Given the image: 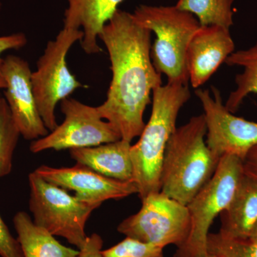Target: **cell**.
<instances>
[{"instance_id":"1","label":"cell","mask_w":257,"mask_h":257,"mask_svg":"<svg viewBox=\"0 0 257 257\" xmlns=\"http://www.w3.org/2000/svg\"><path fill=\"white\" fill-rule=\"evenodd\" d=\"M152 33L131 13L117 10L99 35L109 54L112 78L106 100L96 109L121 140L131 143L146 124L144 114L152 92L162 85L152 60Z\"/></svg>"},{"instance_id":"2","label":"cell","mask_w":257,"mask_h":257,"mask_svg":"<svg viewBox=\"0 0 257 257\" xmlns=\"http://www.w3.org/2000/svg\"><path fill=\"white\" fill-rule=\"evenodd\" d=\"M204 114L176 128L166 146L160 174V192L187 206L209 182L219 158L206 143Z\"/></svg>"},{"instance_id":"3","label":"cell","mask_w":257,"mask_h":257,"mask_svg":"<svg viewBox=\"0 0 257 257\" xmlns=\"http://www.w3.org/2000/svg\"><path fill=\"white\" fill-rule=\"evenodd\" d=\"M191 97L188 84L169 83L152 92L151 116L138 143L132 145L134 183L143 199L160 192V174L166 146L177 128L181 109Z\"/></svg>"},{"instance_id":"4","label":"cell","mask_w":257,"mask_h":257,"mask_svg":"<svg viewBox=\"0 0 257 257\" xmlns=\"http://www.w3.org/2000/svg\"><path fill=\"white\" fill-rule=\"evenodd\" d=\"M132 15L156 35L151 57L157 72L167 76L169 83L188 84L187 49L201 26L197 18L176 6L146 5L138 6Z\"/></svg>"},{"instance_id":"5","label":"cell","mask_w":257,"mask_h":257,"mask_svg":"<svg viewBox=\"0 0 257 257\" xmlns=\"http://www.w3.org/2000/svg\"><path fill=\"white\" fill-rule=\"evenodd\" d=\"M29 208L35 224L61 236L81 249L87 239L85 226L98 204L83 201L68 191L47 182L36 172L28 177Z\"/></svg>"},{"instance_id":"6","label":"cell","mask_w":257,"mask_h":257,"mask_svg":"<svg viewBox=\"0 0 257 257\" xmlns=\"http://www.w3.org/2000/svg\"><path fill=\"white\" fill-rule=\"evenodd\" d=\"M243 175L241 158L231 155L221 157L210 180L187 205L190 231L185 244L177 248L175 253L194 256L208 252L209 228L215 218L229 207Z\"/></svg>"},{"instance_id":"7","label":"cell","mask_w":257,"mask_h":257,"mask_svg":"<svg viewBox=\"0 0 257 257\" xmlns=\"http://www.w3.org/2000/svg\"><path fill=\"white\" fill-rule=\"evenodd\" d=\"M81 30L63 28L46 48L32 73V85L37 108L45 126L52 132L57 126V104L68 98L82 84L71 73L67 55L71 47L83 38Z\"/></svg>"},{"instance_id":"8","label":"cell","mask_w":257,"mask_h":257,"mask_svg":"<svg viewBox=\"0 0 257 257\" xmlns=\"http://www.w3.org/2000/svg\"><path fill=\"white\" fill-rule=\"evenodd\" d=\"M141 209L124 219L117 230L126 237L164 248L185 244L190 231V215L187 206L161 192L142 199Z\"/></svg>"},{"instance_id":"9","label":"cell","mask_w":257,"mask_h":257,"mask_svg":"<svg viewBox=\"0 0 257 257\" xmlns=\"http://www.w3.org/2000/svg\"><path fill=\"white\" fill-rule=\"evenodd\" d=\"M60 109L64 115L63 122L46 136L32 142V153L98 146L121 140L110 123L101 117L96 106L68 97L60 101Z\"/></svg>"},{"instance_id":"10","label":"cell","mask_w":257,"mask_h":257,"mask_svg":"<svg viewBox=\"0 0 257 257\" xmlns=\"http://www.w3.org/2000/svg\"><path fill=\"white\" fill-rule=\"evenodd\" d=\"M207 126L206 143L216 157L234 155L243 160L257 145V122L236 116L223 104L217 88L195 91Z\"/></svg>"},{"instance_id":"11","label":"cell","mask_w":257,"mask_h":257,"mask_svg":"<svg viewBox=\"0 0 257 257\" xmlns=\"http://www.w3.org/2000/svg\"><path fill=\"white\" fill-rule=\"evenodd\" d=\"M5 82V100L21 136L27 140H38L48 135L37 108L28 61L15 55L3 58L0 64Z\"/></svg>"},{"instance_id":"12","label":"cell","mask_w":257,"mask_h":257,"mask_svg":"<svg viewBox=\"0 0 257 257\" xmlns=\"http://www.w3.org/2000/svg\"><path fill=\"white\" fill-rule=\"evenodd\" d=\"M35 172L50 183L73 191L74 195L82 200L99 206L105 201L138 194V187L133 182L109 178L81 164L60 168L42 165Z\"/></svg>"},{"instance_id":"13","label":"cell","mask_w":257,"mask_h":257,"mask_svg":"<svg viewBox=\"0 0 257 257\" xmlns=\"http://www.w3.org/2000/svg\"><path fill=\"white\" fill-rule=\"evenodd\" d=\"M234 49L230 29L218 25L200 26L187 49V69L192 87L198 88L207 82Z\"/></svg>"},{"instance_id":"14","label":"cell","mask_w":257,"mask_h":257,"mask_svg":"<svg viewBox=\"0 0 257 257\" xmlns=\"http://www.w3.org/2000/svg\"><path fill=\"white\" fill-rule=\"evenodd\" d=\"M63 28L80 30L81 46L88 55L101 52L98 38L103 27L116 13L124 0H66Z\"/></svg>"},{"instance_id":"15","label":"cell","mask_w":257,"mask_h":257,"mask_svg":"<svg viewBox=\"0 0 257 257\" xmlns=\"http://www.w3.org/2000/svg\"><path fill=\"white\" fill-rule=\"evenodd\" d=\"M131 147V143L119 140L98 146L72 149L69 153L77 163L101 175L122 182H133Z\"/></svg>"},{"instance_id":"16","label":"cell","mask_w":257,"mask_h":257,"mask_svg":"<svg viewBox=\"0 0 257 257\" xmlns=\"http://www.w3.org/2000/svg\"><path fill=\"white\" fill-rule=\"evenodd\" d=\"M220 216L221 234L249 237L257 224L256 179L243 173L232 200Z\"/></svg>"},{"instance_id":"17","label":"cell","mask_w":257,"mask_h":257,"mask_svg":"<svg viewBox=\"0 0 257 257\" xmlns=\"http://www.w3.org/2000/svg\"><path fill=\"white\" fill-rule=\"evenodd\" d=\"M24 257H77L79 251L67 247L37 226L28 214L19 211L13 219Z\"/></svg>"},{"instance_id":"18","label":"cell","mask_w":257,"mask_h":257,"mask_svg":"<svg viewBox=\"0 0 257 257\" xmlns=\"http://www.w3.org/2000/svg\"><path fill=\"white\" fill-rule=\"evenodd\" d=\"M225 63L243 68L235 78L236 89L230 93L225 103L226 107L234 113L249 94H257V42L246 50L234 51Z\"/></svg>"},{"instance_id":"19","label":"cell","mask_w":257,"mask_h":257,"mask_svg":"<svg viewBox=\"0 0 257 257\" xmlns=\"http://www.w3.org/2000/svg\"><path fill=\"white\" fill-rule=\"evenodd\" d=\"M234 0H178L175 6L197 18L201 26L218 25L230 29Z\"/></svg>"},{"instance_id":"20","label":"cell","mask_w":257,"mask_h":257,"mask_svg":"<svg viewBox=\"0 0 257 257\" xmlns=\"http://www.w3.org/2000/svg\"><path fill=\"white\" fill-rule=\"evenodd\" d=\"M20 130L10 112L5 98L0 99V179L9 175L13 168V155L19 139Z\"/></svg>"},{"instance_id":"21","label":"cell","mask_w":257,"mask_h":257,"mask_svg":"<svg viewBox=\"0 0 257 257\" xmlns=\"http://www.w3.org/2000/svg\"><path fill=\"white\" fill-rule=\"evenodd\" d=\"M208 252L217 257H257V239L226 236L221 233H209Z\"/></svg>"},{"instance_id":"22","label":"cell","mask_w":257,"mask_h":257,"mask_svg":"<svg viewBox=\"0 0 257 257\" xmlns=\"http://www.w3.org/2000/svg\"><path fill=\"white\" fill-rule=\"evenodd\" d=\"M102 255L103 257H164L163 248L130 237L103 250Z\"/></svg>"},{"instance_id":"23","label":"cell","mask_w":257,"mask_h":257,"mask_svg":"<svg viewBox=\"0 0 257 257\" xmlns=\"http://www.w3.org/2000/svg\"><path fill=\"white\" fill-rule=\"evenodd\" d=\"M0 256L24 257L23 249L18 239H15L0 216Z\"/></svg>"},{"instance_id":"24","label":"cell","mask_w":257,"mask_h":257,"mask_svg":"<svg viewBox=\"0 0 257 257\" xmlns=\"http://www.w3.org/2000/svg\"><path fill=\"white\" fill-rule=\"evenodd\" d=\"M28 43V38L23 32L0 36V64L3 62L2 55L6 51L19 50Z\"/></svg>"},{"instance_id":"25","label":"cell","mask_w":257,"mask_h":257,"mask_svg":"<svg viewBox=\"0 0 257 257\" xmlns=\"http://www.w3.org/2000/svg\"><path fill=\"white\" fill-rule=\"evenodd\" d=\"M103 240L98 234L88 236L83 247L79 249L77 257H103Z\"/></svg>"},{"instance_id":"26","label":"cell","mask_w":257,"mask_h":257,"mask_svg":"<svg viewBox=\"0 0 257 257\" xmlns=\"http://www.w3.org/2000/svg\"><path fill=\"white\" fill-rule=\"evenodd\" d=\"M243 170L245 175L257 180V145L250 150L243 159Z\"/></svg>"},{"instance_id":"27","label":"cell","mask_w":257,"mask_h":257,"mask_svg":"<svg viewBox=\"0 0 257 257\" xmlns=\"http://www.w3.org/2000/svg\"><path fill=\"white\" fill-rule=\"evenodd\" d=\"M174 257H217V256H215V255L212 254V253L207 252V253H204V254L194 255V256H184V255H179V254H177V253H175V256H174Z\"/></svg>"},{"instance_id":"28","label":"cell","mask_w":257,"mask_h":257,"mask_svg":"<svg viewBox=\"0 0 257 257\" xmlns=\"http://www.w3.org/2000/svg\"><path fill=\"white\" fill-rule=\"evenodd\" d=\"M6 88V82H5L4 77L2 73L1 68H0V89H5Z\"/></svg>"},{"instance_id":"29","label":"cell","mask_w":257,"mask_h":257,"mask_svg":"<svg viewBox=\"0 0 257 257\" xmlns=\"http://www.w3.org/2000/svg\"><path fill=\"white\" fill-rule=\"evenodd\" d=\"M249 237L254 238V239H257V224L256 226H254L252 231H251V234H250Z\"/></svg>"},{"instance_id":"30","label":"cell","mask_w":257,"mask_h":257,"mask_svg":"<svg viewBox=\"0 0 257 257\" xmlns=\"http://www.w3.org/2000/svg\"><path fill=\"white\" fill-rule=\"evenodd\" d=\"M2 3L1 0H0V13H1Z\"/></svg>"},{"instance_id":"31","label":"cell","mask_w":257,"mask_h":257,"mask_svg":"<svg viewBox=\"0 0 257 257\" xmlns=\"http://www.w3.org/2000/svg\"><path fill=\"white\" fill-rule=\"evenodd\" d=\"M1 98H2V96H1V95H0V99H1Z\"/></svg>"}]
</instances>
